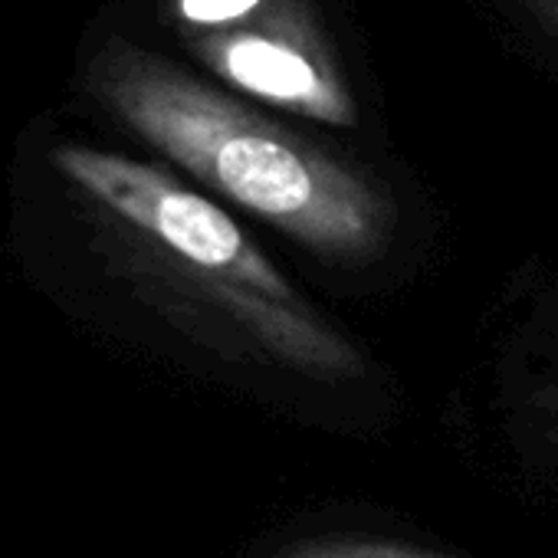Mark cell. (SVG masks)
<instances>
[{
	"mask_svg": "<svg viewBox=\"0 0 558 558\" xmlns=\"http://www.w3.org/2000/svg\"><path fill=\"white\" fill-rule=\"evenodd\" d=\"M184 37L214 76L266 106L336 129L359 122L352 86L310 0H259L230 24Z\"/></svg>",
	"mask_w": 558,
	"mask_h": 558,
	"instance_id": "3957f363",
	"label": "cell"
},
{
	"mask_svg": "<svg viewBox=\"0 0 558 558\" xmlns=\"http://www.w3.org/2000/svg\"><path fill=\"white\" fill-rule=\"evenodd\" d=\"M272 558H447L434 551H421L388 538H359V535H319L300 538L279 548Z\"/></svg>",
	"mask_w": 558,
	"mask_h": 558,
	"instance_id": "277c9868",
	"label": "cell"
},
{
	"mask_svg": "<svg viewBox=\"0 0 558 558\" xmlns=\"http://www.w3.org/2000/svg\"><path fill=\"white\" fill-rule=\"evenodd\" d=\"M89 89L142 142L316 256L362 266L385 253L395 210L368 171L165 57L109 40L89 63Z\"/></svg>",
	"mask_w": 558,
	"mask_h": 558,
	"instance_id": "6da1fadb",
	"label": "cell"
},
{
	"mask_svg": "<svg viewBox=\"0 0 558 558\" xmlns=\"http://www.w3.org/2000/svg\"><path fill=\"white\" fill-rule=\"evenodd\" d=\"M256 4L259 0H174V17L184 27V34H194V31L230 24L250 14Z\"/></svg>",
	"mask_w": 558,
	"mask_h": 558,
	"instance_id": "5b68a950",
	"label": "cell"
},
{
	"mask_svg": "<svg viewBox=\"0 0 558 558\" xmlns=\"http://www.w3.org/2000/svg\"><path fill=\"white\" fill-rule=\"evenodd\" d=\"M53 168L109 214L220 352L319 381L365 375L359 349L194 187L155 165L86 145L57 148Z\"/></svg>",
	"mask_w": 558,
	"mask_h": 558,
	"instance_id": "7a4b0ae2",
	"label": "cell"
},
{
	"mask_svg": "<svg viewBox=\"0 0 558 558\" xmlns=\"http://www.w3.org/2000/svg\"><path fill=\"white\" fill-rule=\"evenodd\" d=\"M519 8L548 40L558 44V0H519Z\"/></svg>",
	"mask_w": 558,
	"mask_h": 558,
	"instance_id": "8992f818",
	"label": "cell"
}]
</instances>
